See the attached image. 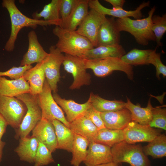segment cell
Masks as SVG:
<instances>
[{
  "mask_svg": "<svg viewBox=\"0 0 166 166\" xmlns=\"http://www.w3.org/2000/svg\"><path fill=\"white\" fill-rule=\"evenodd\" d=\"M89 0H80L63 28L75 31L89 12Z\"/></svg>",
  "mask_w": 166,
  "mask_h": 166,
  "instance_id": "cell-29",
  "label": "cell"
},
{
  "mask_svg": "<svg viewBox=\"0 0 166 166\" xmlns=\"http://www.w3.org/2000/svg\"><path fill=\"white\" fill-rule=\"evenodd\" d=\"M27 111L25 104L17 97L0 96V113L8 125L15 129L20 126Z\"/></svg>",
  "mask_w": 166,
  "mask_h": 166,
  "instance_id": "cell-7",
  "label": "cell"
},
{
  "mask_svg": "<svg viewBox=\"0 0 166 166\" xmlns=\"http://www.w3.org/2000/svg\"><path fill=\"white\" fill-rule=\"evenodd\" d=\"M153 50L134 48L121 58L124 62L132 66L149 65V58Z\"/></svg>",
  "mask_w": 166,
  "mask_h": 166,
  "instance_id": "cell-33",
  "label": "cell"
},
{
  "mask_svg": "<svg viewBox=\"0 0 166 166\" xmlns=\"http://www.w3.org/2000/svg\"><path fill=\"white\" fill-rule=\"evenodd\" d=\"M143 151L147 156L153 158H160L166 156V136L160 134L146 145L142 147Z\"/></svg>",
  "mask_w": 166,
  "mask_h": 166,
  "instance_id": "cell-32",
  "label": "cell"
},
{
  "mask_svg": "<svg viewBox=\"0 0 166 166\" xmlns=\"http://www.w3.org/2000/svg\"><path fill=\"white\" fill-rule=\"evenodd\" d=\"M86 157L83 162L86 166H95L113 161L111 148L93 142L89 143Z\"/></svg>",
  "mask_w": 166,
  "mask_h": 166,
  "instance_id": "cell-16",
  "label": "cell"
},
{
  "mask_svg": "<svg viewBox=\"0 0 166 166\" xmlns=\"http://www.w3.org/2000/svg\"><path fill=\"white\" fill-rule=\"evenodd\" d=\"M84 116L88 118L98 129L105 128L101 116V112L92 105L87 110Z\"/></svg>",
  "mask_w": 166,
  "mask_h": 166,
  "instance_id": "cell-40",
  "label": "cell"
},
{
  "mask_svg": "<svg viewBox=\"0 0 166 166\" xmlns=\"http://www.w3.org/2000/svg\"><path fill=\"white\" fill-rule=\"evenodd\" d=\"M53 125L57 139V149L71 152L74 133L60 121L53 119L50 121Z\"/></svg>",
  "mask_w": 166,
  "mask_h": 166,
  "instance_id": "cell-26",
  "label": "cell"
},
{
  "mask_svg": "<svg viewBox=\"0 0 166 166\" xmlns=\"http://www.w3.org/2000/svg\"><path fill=\"white\" fill-rule=\"evenodd\" d=\"M69 128L74 134L85 137L89 143L95 142L98 130L93 123L84 116L70 123Z\"/></svg>",
  "mask_w": 166,
  "mask_h": 166,
  "instance_id": "cell-23",
  "label": "cell"
},
{
  "mask_svg": "<svg viewBox=\"0 0 166 166\" xmlns=\"http://www.w3.org/2000/svg\"><path fill=\"white\" fill-rule=\"evenodd\" d=\"M123 131L124 141L131 144L140 142L149 143L161 134L160 130L133 121L130 122Z\"/></svg>",
  "mask_w": 166,
  "mask_h": 166,
  "instance_id": "cell-11",
  "label": "cell"
},
{
  "mask_svg": "<svg viewBox=\"0 0 166 166\" xmlns=\"http://www.w3.org/2000/svg\"><path fill=\"white\" fill-rule=\"evenodd\" d=\"M8 123L3 116L0 113V140L6 132Z\"/></svg>",
  "mask_w": 166,
  "mask_h": 166,
  "instance_id": "cell-41",
  "label": "cell"
},
{
  "mask_svg": "<svg viewBox=\"0 0 166 166\" xmlns=\"http://www.w3.org/2000/svg\"><path fill=\"white\" fill-rule=\"evenodd\" d=\"M101 116L105 127L109 129L123 130L132 121L130 112L125 108L101 113Z\"/></svg>",
  "mask_w": 166,
  "mask_h": 166,
  "instance_id": "cell-19",
  "label": "cell"
},
{
  "mask_svg": "<svg viewBox=\"0 0 166 166\" xmlns=\"http://www.w3.org/2000/svg\"><path fill=\"white\" fill-rule=\"evenodd\" d=\"M105 2L109 3L114 8H123L125 2L124 0H105Z\"/></svg>",
  "mask_w": 166,
  "mask_h": 166,
  "instance_id": "cell-42",
  "label": "cell"
},
{
  "mask_svg": "<svg viewBox=\"0 0 166 166\" xmlns=\"http://www.w3.org/2000/svg\"><path fill=\"white\" fill-rule=\"evenodd\" d=\"M85 60L86 69H92L95 75L97 77H105L114 71H120L125 73L130 80H133V66L125 63L121 58L109 57L93 59H85Z\"/></svg>",
  "mask_w": 166,
  "mask_h": 166,
  "instance_id": "cell-6",
  "label": "cell"
},
{
  "mask_svg": "<svg viewBox=\"0 0 166 166\" xmlns=\"http://www.w3.org/2000/svg\"><path fill=\"white\" fill-rule=\"evenodd\" d=\"M39 143L36 138L31 136L20 138L18 145L14 150L21 160L34 163Z\"/></svg>",
  "mask_w": 166,
  "mask_h": 166,
  "instance_id": "cell-24",
  "label": "cell"
},
{
  "mask_svg": "<svg viewBox=\"0 0 166 166\" xmlns=\"http://www.w3.org/2000/svg\"><path fill=\"white\" fill-rule=\"evenodd\" d=\"M2 5L8 11L11 23L10 35L4 46L6 51L11 52L14 50L18 34L23 27H30L35 29L38 25H53L51 23L43 19H36L25 15L18 8L14 0H3Z\"/></svg>",
  "mask_w": 166,
  "mask_h": 166,
  "instance_id": "cell-1",
  "label": "cell"
},
{
  "mask_svg": "<svg viewBox=\"0 0 166 166\" xmlns=\"http://www.w3.org/2000/svg\"><path fill=\"white\" fill-rule=\"evenodd\" d=\"M150 2H144L136 9L133 10H126L121 8H107L103 6L98 0H89V5L90 9H93L101 14L106 16L108 15L118 18L132 17L137 19L143 17L141 10L144 7L149 6Z\"/></svg>",
  "mask_w": 166,
  "mask_h": 166,
  "instance_id": "cell-14",
  "label": "cell"
},
{
  "mask_svg": "<svg viewBox=\"0 0 166 166\" xmlns=\"http://www.w3.org/2000/svg\"><path fill=\"white\" fill-rule=\"evenodd\" d=\"M151 97L148 100L147 105L141 107L140 104H133L127 97L125 108L130 112L132 121L143 125H149L152 118V110L153 107L151 102Z\"/></svg>",
  "mask_w": 166,
  "mask_h": 166,
  "instance_id": "cell-25",
  "label": "cell"
},
{
  "mask_svg": "<svg viewBox=\"0 0 166 166\" xmlns=\"http://www.w3.org/2000/svg\"><path fill=\"white\" fill-rule=\"evenodd\" d=\"M62 63L65 70L72 74L73 81L69 88L78 89L91 83V76L86 71L85 59L81 57L65 54Z\"/></svg>",
  "mask_w": 166,
  "mask_h": 166,
  "instance_id": "cell-9",
  "label": "cell"
},
{
  "mask_svg": "<svg viewBox=\"0 0 166 166\" xmlns=\"http://www.w3.org/2000/svg\"><path fill=\"white\" fill-rule=\"evenodd\" d=\"M151 30L155 38L157 46H161V40L166 31V14L162 16L153 15L151 19Z\"/></svg>",
  "mask_w": 166,
  "mask_h": 166,
  "instance_id": "cell-34",
  "label": "cell"
},
{
  "mask_svg": "<svg viewBox=\"0 0 166 166\" xmlns=\"http://www.w3.org/2000/svg\"><path fill=\"white\" fill-rule=\"evenodd\" d=\"M156 48L154 49L149 59V64L153 65L156 70V76L160 80V74L163 77L166 76V66L162 62L160 59V53H156Z\"/></svg>",
  "mask_w": 166,
  "mask_h": 166,
  "instance_id": "cell-38",
  "label": "cell"
},
{
  "mask_svg": "<svg viewBox=\"0 0 166 166\" xmlns=\"http://www.w3.org/2000/svg\"><path fill=\"white\" fill-rule=\"evenodd\" d=\"M6 144V143L5 142L2 141L1 140H0V163L2 160L3 149Z\"/></svg>",
  "mask_w": 166,
  "mask_h": 166,
  "instance_id": "cell-43",
  "label": "cell"
},
{
  "mask_svg": "<svg viewBox=\"0 0 166 166\" xmlns=\"http://www.w3.org/2000/svg\"><path fill=\"white\" fill-rule=\"evenodd\" d=\"M120 40V32L117 28L114 17H106L98 32L97 47L119 44Z\"/></svg>",
  "mask_w": 166,
  "mask_h": 166,
  "instance_id": "cell-18",
  "label": "cell"
},
{
  "mask_svg": "<svg viewBox=\"0 0 166 166\" xmlns=\"http://www.w3.org/2000/svg\"><path fill=\"white\" fill-rule=\"evenodd\" d=\"M52 90L45 79L42 91L38 95L42 117L50 121L57 120L69 128L70 123L66 120L62 109L54 100Z\"/></svg>",
  "mask_w": 166,
  "mask_h": 166,
  "instance_id": "cell-8",
  "label": "cell"
},
{
  "mask_svg": "<svg viewBox=\"0 0 166 166\" xmlns=\"http://www.w3.org/2000/svg\"><path fill=\"white\" fill-rule=\"evenodd\" d=\"M39 143L35 158L34 166H44L54 163L51 152L43 144Z\"/></svg>",
  "mask_w": 166,
  "mask_h": 166,
  "instance_id": "cell-35",
  "label": "cell"
},
{
  "mask_svg": "<svg viewBox=\"0 0 166 166\" xmlns=\"http://www.w3.org/2000/svg\"><path fill=\"white\" fill-rule=\"evenodd\" d=\"M155 6L148 13L146 18L132 19L129 17L115 20L118 31L128 32L132 35L139 44L145 46L150 41H156L155 36L151 30V19L155 12Z\"/></svg>",
  "mask_w": 166,
  "mask_h": 166,
  "instance_id": "cell-3",
  "label": "cell"
},
{
  "mask_svg": "<svg viewBox=\"0 0 166 166\" xmlns=\"http://www.w3.org/2000/svg\"><path fill=\"white\" fill-rule=\"evenodd\" d=\"M28 47L27 51L21 61L20 65H31L43 61L48 55L39 42L36 32L33 30L28 35Z\"/></svg>",
  "mask_w": 166,
  "mask_h": 166,
  "instance_id": "cell-15",
  "label": "cell"
},
{
  "mask_svg": "<svg viewBox=\"0 0 166 166\" xmlns=\"http://www.w3.org/2000/svg\"><path fill=\"white\" fill-rule=\"evenodd\" d=\"M142 147L140 144H131L124 141L117 144L111 148L113 161L119 164L127 163L130 166H151Z\"/></svg>",
  "mask_w": 166,
  "mask_h": 166,
  "instance_id": "cell-4",
  "label": "cell"
},
{
  "mask_svg": "<svg viewBox=\"0 0 166 166\" xmlns=\"http://www.w3.org/2000/svg\"><path fill=\"white\" fill-rule=\"evenodd\" d=\"M92 106L101 113L115 111L125 108V102L120 100H109L91 93L89 98Z\"/></svg>",
  "mask_w": 166,
  "mask_h": 166,
  "instance_id": "cell-31",
  "label": "cell"
},
{
  "mask_svg": "<svg viewBox=\"0 0 166 166\" xmlns=\"http://www.w3.org/2000/svg\"><path fill=\"white\" fill-rule=\"evenodd\" d=\"M48 55L44 61V71L46 79L52 91L57 93V84L61 77L60 69L62 64L65 55L55 45L49 48Z\"/></svg>",
  "mask_w": 166,
  "mask_h": 166,
  "instance_id": "cell-10",
  "label": "cell"
},
{
  "mask_svg": "<svg viewBox=\"0 0 166 166\" xmlns=\"http://www.w3.org/2000/svg\"><path fill=\"white\" fill-rule=\"evenodd\" d=\"M32 67V65L13 66L6 71H0V77L7 76L11 80L18 79L22 77L24 73Z\"/></svg>",
  "mask_w": 166,
  "mask_h": 166,
  "instance_id": "cell-39",
  "label": "cell"
},
{
  "mask_svg": "<svg viewBox=\"0 0 166 166\" xmlns=\"http://www.w3.org/2000/svg\"><path fill=\"white\" fill-rule=\"evenodd\" d=\"M16 97L22 101L27 108L21 123L15 129L14 137L18 139L28 136L30 132L42 119V115L38 95H34L27 93L21 94Z\"/></svg>",
  "mask_w": 166,
  "mask_h": 166,
  "instance_id": "cell-5",
  "label": "cell"
},
{
  "mask_svg": "<svg viewBox=\"0 0 166 166\" xmlns=\"http://www.w3.org/2000/svg\"><path fill=\"white\" fill-rule=\"evenodd\" d=\"M30 92L29 84L23 77L16 80L0 77V96L16 97Z\"/></svg>",
  "mask_w": 166,
  "mask_h": 166,
  "instance_id": "cell-21",
  "label": "cell"
},
{
  "mask_svg": "<svg viewBox=\"0 0 166 166\" xmlns=\"http://www.w3.org/2000/svg\"><path fill=\"white\" fill-rule=\"evenodd\" d=\"M95 166H119V164L113 161L97 165Z\"/></svg>",
  "mask_w": 166,
  "mask_h": 166,
  "instance_id": "cell-44",
  "label": "cell"
},
{
  "mask_svg": "<svg viewBox=\"0 0 166 166\" xmlns=\"http://www.w3.org/2000/svg\"><path fill=\"white\" fill-rule=\"evenodd\" d=\"M125 54L126 52L123 47L119 44L93 47L88 50L82 57L87 59L109 57L121 58Z\"/></svg>",
  "mask_w": 166,
  "mask_h": 166,
  "instance_id": "cell-22",
  "label": "cell"
},
{
  "mask_svg": "<svg viewBox=\"0 0 166 166\" xmlns=\"http://www.w3.org/2000/svg\"><path fill=\"white\" fill-rule=\"evenodd\" d=\"M80 0H61L60 15L61 21L60 27L64 28Z\"/></svg>",
  "mask_w": 166,
  "mask_h": 166,
  "instance_id": "cell-36",
  "label": "cell"
},
{
  "mask_svg": "<svg viewBox=\"0 0 166 166\" xmlns=\"http://www.w3.org/2000/svg\"><path fill=\"white\" fill-rule=\"evenodd\" d=\"M31 136L43 144L51 152L57 149V139L54 126L49 121L42 117L32 131Z\"/></svg>",
  "mask_w": 166,
  "mask_h": 166,
  "instance_id": "cell-13",
  "label": "cell"
},
{
  "mask_svg": "<svg viewBox=\"0 0 166 166\" xmlns=\"http://www.w3.org/2000/svg\"><path fill=\"white\" fill-rule=\"evenodd\" d=\"M53 96L57 104L65 113L66 119L70 123L84 116L92 105L89 98L85 103L79 104L72 100L62 98L57 93H53Z\"/></svg>",
  "mask_w": 166,
  "mask_h": 166,
  "instance_id": "cell-17",
  "label": "cell"
},
{
  "mask_svg": "<svg viewBox=\"0 0 166 166\" xmlns=\"http://www.w3.org/2000/svg\"><path fill=\"white\" fill-rule=\"evenodd\" d=\"M53 32L58 39L55 46L62 53L82 57L88 50L94 47L88 39L76 30L56 26Z\"/></svg>",
  "mask_w": 166,
  "mask_h": 166,
  "instance_id": "cell-2",
  "label": "cell"
},
{
  "mask_svg": "<svg viewBox=\"0 0 166 166\" xmlns=\"http://www.w3.org/2000/svg\"><path fill=\"white\" fill-rule=\"evenodd\" d=\"M44 60L27 70L22 76L29 83L30 87V93L32 95H37L42 91L45 79Z\"/></svg>",
  "mask_w": 166,
  "mask_h": 166,
  "instance_id": "cell-20",
  "label": "cell"
},
{
  "mask_svg": "<svg viewBox=\"0 0 166 166\" xmlns=\"http://www.w3.org/2000/svg\"><path fill=\"white\" fill-rule=\"evenodd\" d=\"M89 143L85 137L74 134L71 152L72 157L70 161L73 166H80L85 160L87 153Z\"/></svg>",
  "mask_w": 166,
  "mask_h": 166,
  "instance_id": "cell-28",
  "label": "cell"
},
{
  "mask_svg": "<svg viewBox=\"0 0 166 166\" xmlns=\"http://www.w3.org/2000/svg\"><path fill=\"white\" fill-rule=\"evenodd\" d=\"M61 0H52L44 7L39 13L35 12L32 15L33 18L44 20L51 23L53 25L61 26V21L60 15V8Z\"/></svg>",
  "mask_w": 166,
  "mask_h": 166,
  "instance_id": "cell-27",
  "label": "cell"
},
{
  "mask_svg": "<svg viewBox=\"0 0 166 166\" xmlns=\"http://www.w3.org/2000/svg\"><path fill=\"white\" fill-rule=\"evenodd\" d=\"M124 140L123 130L105 128L98 129L95 142L111 148Z\"/></svg>",
  "mask_w": 166,
  "mask_h": 166,
  "instance_id": "cell-30",
  "label": "cell"
},
{
  "mask_svg": "<svg viewBox=\"0 0 166 166\" xmlns=\"http://www.w3.org/2000/svg\"><path fill=\"white\" fill-rule=\"evenodd\" d=\"M152 120L149 125L151 127L166 130V109L160 107H153Z\"/></svg>",
  "mask_w": 166,
  "mask_h": 166,
  "instance_id": "cell-37",
  "label": "cell"
},
{
  "mask_svg": "<svg viewBox=\"0 0 166 166\" xmlns=\"http://www.w3.org/2000/svg\"><path fill=\"white\" fill-rule=\"evenodd\" d=\"M106 18V16L90 9L76 31L88 39L94 47H97L98 32Z\"/></svg>",
  "mask_w": 166,
  "mask_h": 166,
  "instance_id": "cell-12",
  "label": "cell"
}]
</instances>
